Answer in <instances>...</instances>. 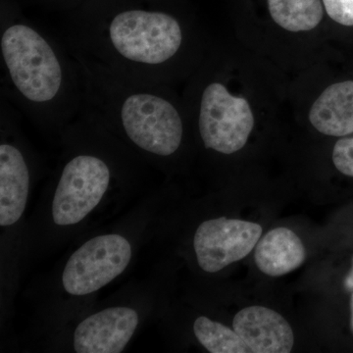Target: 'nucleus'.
Listing matches in <instances>:
<instances>
[{"mask_svg":"<svg viewBox=\"0 0 353 353\" xmlns=\"http://www.w3.org/2000/svg\"><path fill=\"white\" fill-rule=\"evenodd\" d=\"M36 1V0H34ZM37 1L46 2L50 4H64V6H79L87 0H37Z\"/></svg>","mask_w":353,"mask_h":353,"instance_id":"17","label":"nucleus"},{"mask_svg":"<svg viewBox=\"0 0 353 353\" xmlns=\"http://www.w3.org/2000/svg\"><path fill=\"white\" fill-rule=\"evenodd\" d=\"M254 127L250 103L234 97L221 83H212L201 95L199 128L208 150L232 154L241 150Z\"/></svg>","mask_w":353,"mask_h":353,"instance_id":"4","label":"nucleus"},{"mask_svg":"<svg viewBox=\"0 0 353 353\" xmlns=\"http://www.w3.org/2000/svg\"><path fill=\"white\" fill-rule=\"evenodd\" d=\"M333 162L343 175L353 176V138L336 141L333 150Z\"/></svg>","mask_w":353,"mask_h":353,"instance_id":"15","label":"nucleus"},{"mask_svg":"<svg viewBox=\"0 0 353 353\" xmlns=\"http://www.w3.org/2000/svg\"><path fill=\"white\" fill-rule=\"evenodd\" d=\"M131 257V245L120 234L92 239L67 262L62 276L64 289L73 296L92 294L122 274Z\"/></svg>","mask_w":353,"mask_h":353,"instance_id":"5","label":"nucleus"},{"mask_svg":"<svg viewBox=\"0 0 353 353\" xmlns=\"http://www.w3.org/2000/svg\"><path fill=\"white\" fill-rule=\"evenodd\" d=\"M123 130L132 143L158 157H169L180 148L183 126L174 104L153 88H130L114 102Z\"/></svg>","mask_w":353,"mask_h":353,"instance_id":"3","label":"nucleus"},{"mask_svg":"<svg viewBox=\"0 0 353 353\" xmlns=\"http://www.w3.org/2000/svg\"><path fill=\"white\" fill-rule=\"evenodd\" d=\"M79 7L99 18L108 48L124 63L154 68L182 46L178 19L154 0H87Z\"/></svg>","mask_w":353,"mask_h":353,"instance_id":"1","label":"nucleus"},{"mask_svg":"<svg viewBox=\"0 0 353 353\" xmlns=\"http://www.w3.org/2000/svg\"><path fill=\"white\" fill-rule=\"evenodd\" d=\"M326 12L334 22L353 26V0H323Z\"/></svg>","mask_w":353,"mask_h":353,"instance_id":"16","label":"nucleus"},{"mask_svg":"<svg viewBox=\"0 0 353 353\" xmlns=\"http://www.w3.org/2000/svg\"><path fill=\"white\" fill-rule=\"evenodd\" d=\"M272 19L289 32L315 29L324 16L323 0H267Z\"/></svg>","mask_w":353,"mask_h":353,"instance_id":"13","label":"nucleus"},{"mask_svg":"<svg viewBox=\"0 0 353 353\" xmlns=\"http://www.w3.org/2000/svg\"><path fill=\"white\" fill-rule=\"evenodd\" d=\"M350 330L353 334V292L352 294V299H350Z\"/></svg>","mask_w":353,"mask_h":353,"instance_id":"19","label":"nucleus"},{"mask_svg":"<svg viewBox=\"0 0 353 353\" xmlns=\"http://www.w3.org/2000/svg\"><path fill=\"white\" fill-rule=\"evenodd\" d=\"M138 324V313L134 309H105L77 327L74 347L78 353H119L131 340Z\"/></svg>","mask_w":353,"mask_h":353,"instance_id":"8","label":"nucleus"},{"mask_svg":"<svg viewBox=\"0 0 353 353\" xmlns=\"http://www.w3.org/2000/svg\"><path fill=\"white\" fill-rule=\"evenodd\" d=\"M254 259L262 273L270 277H280L303 265L305 248L292 230L276 228L257 243Z\"/></svg>","mask_w":353,"mask_h":353,"instance_id":"12","label":"nucleus"},{"mask_svg":"<svg viewBox=\"0 0 353 353\" xmlns=\"http://www.w3.org/2000/svg\"><path fill=\"white\" fill-rule=\"evenodd\" d=\"M110 170L101 158L82 154L70 160L60 176L52 202L55 224L81 222L94 210L108 190Z\"/></svg>","mask_w":353,"mask_h":353,"instance_id":"6","label":"nucleus"},{"mask_svg":"<svg viewBox=\"0 0 353 353\" xmlns=\"http://www.w3.org/2000/svg\"><path fill=\"white\" fill-rule=\"evenodd\" d=\"M30 174L22 152L10 143L0 145V225L11 226L24 213Z\"/></svg>","mask_w":353,"mask_h":353,"instance_id":"10","label":"nucleus"},{"mask_svg":"<svg viewBox=\"0 0 353 353\" xmlns=\"http://www.w3.org/2000/svg\"><path fill=\"white\" fill-rule=\"evenodd\" d=\"M261 234L262 227L256 223L226 217L205 221L194 234L197 262L202 270L216 273L248 256Z\"/></svg>","mask_w":353,"mask_h":353,"instance_id":"7","label":"nucleus"},{"mask_svg":"<svg viewBox=\"0 0 353 353\" xmlns=\"http://www.w3.org/2000/svg\"><path fill=\"white\" fill-rule=\"evenodd\" d=\"M309 120L318 132L332 137L353 134V82L345 81L327 88L316 99Z\"/></svg>","mask_w":353,"mask_h":353,"instance_id":"11","label":"nucleus"},{"mask_svg":"<svg viewBox=\"0 0 353 353\" xmlns=\"http://www.w3.org/2000/svg\"><path fill=\"white\" fill-rule=\"evenodd\" d=\"M0 46L10 82L25 101L44 106L59 99L65 83L63 64L36 28L25 21H10L2 31Z\"/></svg>","mask_w":353,"mask_h":353,"instance_id":"2","label":"nucleus"},{"mask_svg":"<svg viewBox=\"0 0 353 353\" xmlns=\"http://www.w3.org/2000/svg\"><path fill=\"white\" fill-rule=\"evenodd\" d=\"M197 340L211 353H250V350L234 330L201 316L194 324Z\"/></svg>","mask_w":353,"mask_h":353,"instance_id":"14","label":"nucleus"},{"mask_svg":"<svg viewBox=\"0 0 353 353\" xmlns=\"http://www.w3.org/2000/svg\"><path fill=\"white\" fill-rule=\"evenodd\" d=\"M343 287L347 290L348 292H353V259H352V267L350 271L348 272L347 277L343 281Z\"/></svg>","mask_w":353,"mask_h":353,"instance_id":"18","label":"nucleus"},{"mask_svg":"<svg viewBox=\"0 0 353 353\" xmlns=\"http://www.w3.org/2000/svg\"><path fill=\"white\" fill-rule=\"evenodd\" d=\"M233 328L253 353H289L294 332L287 320L272 309L250 306L236 313Z\"/></svg>","mask_w":353,"mask_h":353,"instance_id":"9","label":"nucleus"}]
</instances>
